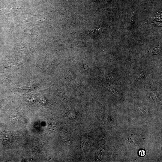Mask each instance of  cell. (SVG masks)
<instances>
[{"label":"cell","mask_w":162,"mask_h":162,"mask_svg":"<svg viewBox=\"0 0 162 162\" xmlns=\"http://www.w3.org/2000/svg\"><path fill=\"white\" fill-rule=\"evenodd\" d=\"M94 1H96V0H93Z\"/></svg>","instance_id":"obj_4"},{"label":"cell","mask_w":162,"mask_h":162,"mask_svg":"<svg viewBox=\"0 0 162 162\" xmlns=\"http://www.w3.org/2000/svg\"><path fill=\"white\" fill-rule=\"evenodd\" d=\"M135 14H134V13H133L131 17V18L130 25L132 24L133 23V22H134V19L135 18Z\"/></svg>","instance_id":"obj_3"},{"label":"cell","mask_w":162,"mask_h":162,"mask_svg":"<svg viewBox=\"0 0 162 162\" xmlns=\"http://www.w3.org/2000/svg\"><path fill=\"white\" fill-rule=\"evenodd\" d=\"M14 139V135L10 132L4 131L0 133V140L4 143H10Z\"/></svg>","instance_id":"obj_1"},{"label":"cell","mask_w":162,"mask_h":162,"mask_svg":"<svg viewBox=\"0 0 162 162\" xmlns=\"http://www.w3.org/2000/svg\"><path fill=\"white\" fill-rule=\"evenodd\" d=\"M145 154L146 152L143 150L141 149L139 151V154L140 156H143L145 155Z\"/></svg>","instance_id":"obj_2"}]
</instances>
